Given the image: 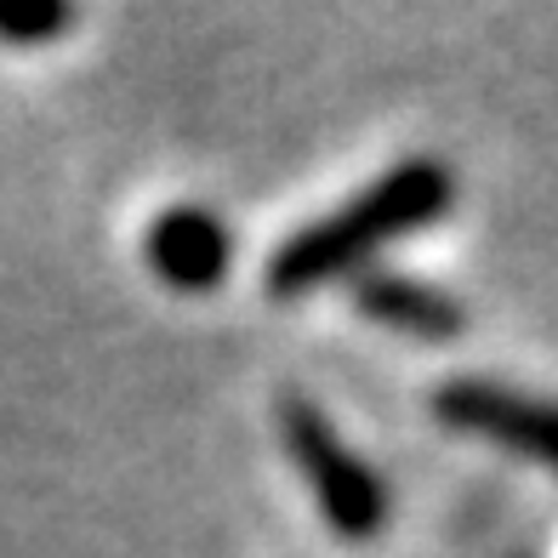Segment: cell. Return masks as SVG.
Masks as SVG:
<instances>
[{
  "instance_id": "cell-2",
  "label": "cell",
  "mask_w": 558,
  "mask_h": 558,
  "mask_svg": "<svg viewBox=\"0 0 558 558\" xmlns=\"http://www.w3.org/2000/svg\"><path fill=\"white\" fill-rule=\"evenodd\" d=\"M279 439H286L296 473L308 478L325 524H331L342 542H371L376 530L388 524L383 473H376L365 456L337 434L331 416H325L314 399H302V393L279 399Z\"/></svg>"
},
{
  "instance_id": "cell-3",
  "label": "cell",
  "mask_w": 558,
  "mask_h": 558,
  "mask_svg": "<svg viewBox=\"0 0 558 558\" xmlns=\"http://www.w3.org/2000/svg\"><path fill=\"white\" fill-rule=\"evenodd\" d=\"M434 416L445 427H462V434H478L501 450L524 456L547 473H558V404L519 393L507 383H490V376H456L434 393Z\"/></svg>"
},
{
  "instance_id": "cell-5",
  "label": "cell",
  "mask_w": 558,
  "mask_h": 558,
  "mask_svg": "<svg viewBox=\"0 0 558 558\" xmlns=\"http://www.w3.org/2000/svg\"><path fill=\"white\" fill-rule=\"evenodd\" d=\"M353 308L376 325H388V331L422 337V342H445V337L468 331V314L450 291L411 279V274H388V268H365L353 279Z\"/></svg>"
},
{
  "instance_id": "cell-4",
  "label": "cell",
  "mask_w": 558,
  "mask_h": 558,
  "mask_svg": "<svg viewBox=\"0 0 558 558\" xmlns=\"http://www.w3.org/2000/svg\"><path fill=\"white\" fill-rule=\"evenodd\" d=\"M234 228H228L211 206H166L143 234V257L155 268L160 286L171 291H217L228 274H234Z\"/></svg>"
},
{
  "instance_id": "cell-6",
  "label": "cell",
  "mask_w": 558,
  "mask_h": 558,
  "mask_svg": "<svg viewBox=\"0 0 558 558\" xmlns=\"http://www.w3.org/2000/svg\"><path fill=\"white\" fill-rule=\"evenodd\" d=\"M74 23V0H0V46H46Z\"/></svg>"
},
{
  "instance_id": "cell-1",
  "label": "cell",
  "mask_w": 558,
  "mask_h": 558,
  "mask_svg": "<svg viewBox=\"0 0 558 558\" xmlns=\"http://www.w3.org/2000/svg\"><path fill=\"white\" fill-rule=\"evenodd\" d=\"M450 206H456V171L445 160L434 155L399 160L371 189L342 199L337 211L302 222L296 234L279 240L263 268V286L268 296H308L331 279H360L383 245L434 228Z\"/></svg>"
}]
</instances>
